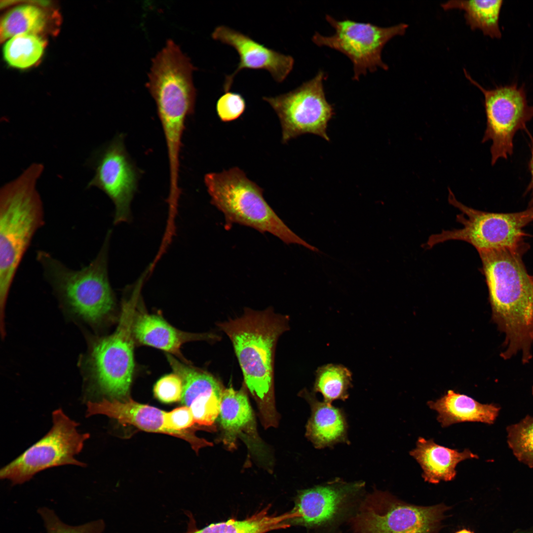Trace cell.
Returning <instances> with one entry per match:
<instances>
[{
  "instance_id": "7a4b0ae2",
  "label": "cell",
  "mask_w": 533,
  "mask_h": 533,
  "mask_svg": "<svg viewBox=\"0 0 533 533\" xmlns=\"http://www.w3.org/2000/svg\"><path fill=\"white\" fill-rule=\"evenodd\" d=\"M289 317L271 307L262 310L246 307L241 316L218 322L230 341L241 370L244 384L255 400L265 428L278 422L274 386L277 342L289 329Z\"/></svg>"
},
{
  "instance_id": "ac0fdd59",
  "label": "cell",
  "mask_w": 533,
  "mask_h": 533,
  "mask_svg": "<svg viewBox=\"0 0 533 533\" xmlns=\"http://www.w3.org/2000/svg\"><path fill=\"white\" fill-rule=\"evenodd\" d=\"M246 391L245 386L239 390L229 387L222 393L218 418L223 442L228 448L235 446L239 436L243 437L249 448H254L255 443H260Z\"/></svg>"
},
{
  "instance_id": "cb8c5ba5",
  "label": "cell",
  "mask_w": 533,
  "mask_h": 533,
  "mask_svg": "<svg viewBox=\"0 0 533 533\" xmlns=\"http://www.w3.org/2000/svg\"><path fill=\"white\" fill-rule=\"evenodd\" d=\"M290 511L281 514H272L264 509L242 520H229L210 524L204 528L186 533H267L291 526Z\"/></svg>"
},
{
  "instance_id": "484cf974",
  "label": "cell",
  "mask_w": 533,
  "mask_h": 533,
  "mask_svg": "<svg viewBox=\"0 0 533 533\" xmlns=\"http://www.w3.org/2000/svg\"><path fill=\"white\" fill-rule=\"evenodd\" d=\"M47 24V16L39 7L24 4L7 12L0 21L1 41L22 34H38Z\"/></svg>"
},
{
  "instance_id": "836d02e7",
  "label": "cell",
  "mask_w": 533,
  "mask_h": 533,
  "mask_svg": "<svg viewBox=\"0 0 533 533\" xmlns=\"http://www.w3.org/2000/svg\"><path fill=\"white\" fill-rule=\"evenodd\" d=\"M526 131L531 139V157L529 163V168L531 175V180L527 189L526 193L530 192L531 193V198L529 202V207L533 208V137L527 130Z\"/></svg>"
},
{
  "instance_id": "d6a6232c",
  "label": "cell",
  "mask_w": 533,
  "mask_h": 533,
  "mask_svg": "<svg viewBox=\"0 0 533 533\" xmlns=\"http://www.w3.org/2000/svg\"><path fill=\"white\" fill-rule=\"evenodd\" d=\"M183 392L182 380L175 373L161 377L153 387L154 396L160 402L165 403L181 400Z\"/></svg>"
},
{
  "instance_id": "5bb4252c",
  "label": "cell",
  "mask_w": 533,
  "mask_h": 533,
  "mask_svg": "<svg viewBox=\"0 0 533 533\" xmlns=\"http://www.w3.org/2000/svg\"><path fill=\"white\" fill-rule=\"evenodd\" d=\"M365 483L337 478L299 491L291 511V526L321 529L348 521L365 495Z\"/></svg>"
},
{
  "instance_id": "44dd1931",
  "label": "cell",
  "mask_w": 533,
  "mask_h": 533,
  "mask_svg": "<svg viewBox=\"0 0 533 533\" xmlns=\"http://www.w3.org/2000/svg\"><path fill=\"white\" fill-rule=\"evenodd\" d=\"M410 455L421 467L424 481L432 484L453 480L457 475L458 463L478 457L468 449L459 452L437 444L432 439L422 437L418 438L416 448L410 452Z\"/></svg>"
},
{
  "instance_id": "2e32d148",
  "label": "cell",
  "mask_w": 533,
  "mask_h": 533,
  "mask_svg": "<svg viewBox=\"0 0 533 533\" xmlns=\"http://www.w3.org/2000/svg\"><path fill=\"white\" fill-rule=\"evenodd\" d=\"M212 37L234 48L239 57L236 70L226 76L223 85L225 92L229 91L235 76L244 69L267 71L275 81L281 83L293 68L294 59L291 56L266 47L249 36L226 26L216 27Z\"/></svg>"
},
{
  "instance_id": "d4e9b609",
  "label": "cell",
  "mask_w": 533,
  "mask_h": 533,
  "mask_svg": "<svg viewBox=\"0 0 533 533\" xmlns=\"http://www.w3.org/2000/svg\"><path fill=\"white\" fill-rule=\"evenodd\" d=\"M167 358L174 373L182 380L183 392L181 401L185 406L189 407L199 396L225 389L221 381L209 372L182 363L170 354H167Z\"/></svg>"
},
{
  "instance_id": "f1b7e54d",
  "label": "cell",
  "mask_w": 533,
  "mask_h": 533,
  "mask_svg": "<svg viewBox=\"0 0 533 533\" xmlns=\"http://www.w3.org/2000/svg\"><path fill=\"white\" fill-rule=\"evenodd\" d=\"M507 443L517 459L533 468V417L527 415L519 422L508 426Z\"/></svg>"
},
{
  "instance_id": "52a82bcc",
  "label": "cell",
  "mask_w": 533,
  "mask_h": 533,
  "mask_svg": "<svg viewBox=\"0 0 533 533\" xmlns=\"http://www.w3.org/2000/svg\"><path fill=\"white\" fill-rule=\"evenodd\" d=\"M450 508L443 503L410 504L374 489L365 494L347 522L352 533H438Z\"/></svg>"
},
{
  "instance_id": "3957f363",
  "label": "cell",
  "mask_w": 533,
  "mask_h": 533,
  "mask_svg": "<svg viewBox=\"0 0 533 533\" xmlns=\"http://www.w3.org/2000/svg\"><path fill=\"white\" fill-rule=\"evenodd\" d=\"M40 163L27 167L0 191V312L4 309L17 269L37 231L44 226V212L37 183Z\"/></svg>"
},
{
  "instance_id": "e0dca14e",
  "label": "cell",
  "mask_w": 533,
  "mask_h": 533,
  "mask_svg": "<svg viewBox=\"0 0 533 533\" xmlns=\"http://www.w3.org/2000/svg\"><path fill=\"white\" fill-rule=\"evenodd\" d=\"M134 339L139 343L149 345L181 358L182 345L191 341L217 342L221 339L212 333H190L181 331L172 326L163 318L144 312H136L132 326Z\"/></svg>"
},
{
  "instance_id": "ffe728a7",
  "label": "cell",
  "mask_w": 533,
  "mask_h": 533,
  "mask_svg": "<svg viewBox=\"0 0 533 533\" xmlns=\"http://www.w3.org/2000/svg\"><path fill=\"white\" fill-rule=\"evenodd\" d=\"M300 395L307 401L311 408L305 435L316 448L349 442L347 424L343 410L324 401H319L314 392H310L305 388Z\"/></svg>"
},
{
  "instance_id": "8992f818",
  "label": "cell",
  "mask_w": 533,
  "mask_h": 533,
  "mask_svg": "<svg viewBox=\"0 0 533 533\" xmlns=\"http://www.w3.org/2000/svg\"><path fill=\"white\" fill-rule=\"evenodd\" d=\"M204 183L211 204L224 216L226 229L237 224L262 233H269L287 244L319 251L285 224L265 199L263 190L238 167L206 174Z\"/></svg>"
},
{
  "instance_id": "5b68a950",
  "label": "cell",
  "mask_w": 533,
  "mask_h": 533,
  "mask_svg": "<svg viewBox=\"0 0 533 533\" xmlns=\"http://www.w3.org/2000/svg\"><path fill=\"white\" fill-rule=\"evenodd\" d=\"M111 230L106 234L96 257L78 270L69 268L51 253H36L44 280L61 301L91 324H97L113 309L114 298L108 277Z\"/></svg>"
},
{
  "instance_id": "1f68e13d",
  "label": "cell",
  "mask_w": 533,
  "mask_h": 533,
  "mask_svg": "<svg viewBox=\"0 0 533 533\" xmlns=\"http://www.w3.org/2000/svg\"><path fill=\"white\" fill-rule=\"evenodd\" d=\"M246 102L241 94L230 91L225 92L217 100L216 109L217 115L223 122H230L238 118L244 112Z\"/></svg>"
},
{
  "instance_id": "7c38bea8",
  "label": "cell",
  "mask_w": 533,
  "mask_h": 533,
  "mask_svg": "<svg viewBox=\"0 0 533 533\" xmlns=\"http://www.w3.org/2000/svg\"><path fill=\"white\" fill-rule=\"evenodd\" d=\"M466 78L483 93L487 119L482 143L492 141L490 149L493 165L500 158L513 153V139L520 130H527V123L533 118V106L528 104L524 86L516 83L486 89L475 80L465 69Z\"/></svg>"
},
{
  "instance_id": "4316f807",
  "label": "cell",
  "mask_w": 533,
  "mask_h": 533,
  "mask_svg": "<svg viewBox=\"0 0 533 533\" xmlns=\"http://www.w3.org/2000/svg\"><path fill=\"white\" fill-rule=\"evenodd\" d=\"M46 42L37 34H22L12 37L4 43V60L11 67L24 69L35 65L41 57Z\"/></svg>"
},
{
  "instance_id": "ba28073f",
  "label": "cell",
  "mask_w": 533,
  "mask_h": 533,
  "mask_svg": "<svg viewBox=\"0 0 533 533\" xmlns=\"http://www.w3.org/2000/svg\"><path fill=\"white\" fill-rule=\"evenodd\" d=\"M139 282L124 300L118 325L110 336L97 341L89 357L90 372L100 390L116 399L128 395L134 369L133 323L140 298Z\"/></svg>"
},
{
  "instance_id": "9a60e30c",
  "label": "cell",
  "mask_w": 533,
  "mask_h": 533,
  "mask_svg": "<svg viewBox=\"0 0 533 533\" xmlns=\"http://www.w3.org/2000/svg\"><path fill=\"white\" fill-rule=\"evenodd\" d=\"M94 175L87 188L101 190L114 205V223L131 219L130 205L137 190L138 172L127 152L122 134L93 152L88 161Z\"/></svg>"
},
{
  "instance_id": "30bf717a",
  "label": "cell",
  "mask_w": 533,
  "mask_h": 533,
  "mask_svg": "<svg viewBox=\"0 0 533 533\" xmlns=\"http://www.w3.org/2000/svg\"><path fill=\"white\" fill-rule=\"evenodd\" d=\"M52 426L40 440L0 469V478L12 485L23 484L38 473L46 469L65 465L85 466L76 459L88 433L77 430L79 424L70 419L61 409L52 412Z\"/></svg>"
},
{
  "instance_id": "83f0119b",
  "label": "cell",
  "mask_w": 533,
  "mask_h": 533,
  "mask_svg": "<svg viewBox=\"0 0 533 533\" xmlns=\"http://www.w3.org/2000/svg\"><path fill=\"white\" fill-rule=\"evenodd\" d=\"M352 374L341 365L327 364L317 369L313 392H320L324 401L330 404L336 400L344 401L348 397V390L352 386Z\"/></svg>"
},
{
  "instance_id": "4dcf8cb0",
  "label": "cell",
  "mask_w": 533,
  "mask_h": 533,
  "mask_svg": "<svg viewBox=\"0 0 533 533\" xmlns=\"http://www.w3.org/2000/svg\"><path fill=\"white\" fill-rule=\"evenodd\" d=\"M223 391L201 395L192 402L189 408L195 423L205 426H211L214 423L220 414Z\"/></svg>"
},
{
  "instance_id": "4fadbf2b",
  "label": "cell",
  "mask_w": 533,
  "mask_h": 533,
  "mask_svg": "<svg viewBox=\"0 0 533 533\" xmlns=\"http://www.w3.org/2000/svg\"><path fill=\"white\" fill-rule=\"evenodd\" d=\"M325 78V73L319 71L312 79L292 91L263 98L278 116L282 143L306 134L330 141L327 129L335 113L326 98L323 85Z\"/></svg>"
},
{
  "instance_id": "d6986e66",
  "label": "cell",
  "mask_w": 533,
  "mask_h": 533,
  "mask_svg": "<svg viewBox=\"0 0 533 533\" xmlns=\"http://www.w3.org/2000/svg\"><path fill=\"white\" fill-rule=\"evenodd\" d=\"M87 416L103 415L117 420L122 424H130L143 430L172 435L166 427V412L131 399H104L87 403Z\"/></svg>"
},
{
  "instance_id": "7402d4cb",
  "label": "cell",
  "mask_w": 533,
  "mask_h": 533,
  "mask_svg": "<svg viewBox=\"0 0 533 533\" xmlns=\"http://www.w3.org/2000/svg\"><path fill=\"white\" fill-rule=\"evenodd\" d=\"M438 413L437 419L443 427L463 422L494 423L500 407L494 404H482L465 394L449 390L436 401L427 402Z\"/></svg>"
},
{
  "instance_id": "f546056e",
  "label": "cell",
  "mask_w": 533,
  "mask_h": 533,
  "mask_svg": "<svg viewBox=\"0 0 533 533\" xmlns=\"http://www.w3.org/2000/svg\"><path fill=\"white\" fill-rule=\"evenodd\" d=\"M38 512L42 520L46 533H103L105 530L102 520L72 526L63 522L53 510L48 507H40Z\"/></svg>"
},
{
  "instance_id": "603a6c76",
  "label": "cell",
  "mask_w": 533,
  "mask_h": 533,
  "mask_svg": "<svg viewBox=\"0 0 533 533\" xmlns=\"http://www.w3.org/2000/svg\"><path fill=\"white\" fill-rule=\"evenodd\" d=\"M501 0H449L441 4L445 10L457 9L464 11L466 24L472 30H480L486 36L500 38L499 14Z\"/></svg>"
},
{
  "instance_id": "d590c367",
  "label": "cell",
  "mask_w": 533,
  "mask_h": 533,
  "mask_svg": "<svg viewBox=\"0 0 533 533\" xmlns=\"http://www.w3.org/2000/svg\"><path fill=\"white\" fill-rule=\"evenodd\" d=\"M532 393H533V388H532Z\"/></svg>"
},
{
  "instance_id": "8d00e7d4",
  "label": "cell",
  "mask_w": 533,
  "mask_h": 533,
  "mask_svg": "<svg viewBox=\"0 0 533 533\" xmlns=\"http://www.w3.org/2000/svg\"></svg>"
},
{
  "instance_id": "9c48e42d",
  "label": "cell",
  "mask_w": 533,
  "mask_h": 533,
  "mask_svg": "<svg viewBox=\"0 0 533 533\" xmlns=\"http://www.w3.org/2000/svg\"><path fill=\"white\" fill-rule=\"evenodd\" d=\"M448 201L460 211L457 220L463 227L431 235L426 244L428 248L452 240L467 242L478 252L516 247L524 242L523 228L533 222V208L507 213L477 210L458 201L450 189Z\"/></svg>"
},
{
  "instance_id": "e575fe53",
  "label": "cell",
  "mask_w": 533,
  "mask_h": 533,
  "mask_svg": "<svg viewBox=\"0 0 533 533\" xmlns=\"http://www.w3.org/2000/svg\"><path fill=\"white\" fill-rule=\"evenodd\" d=\"M456 533H473L472 532L469 531V530H466V529H463V530H461L460 531H457Z\"/></svg>"
},
{
  "instance_id": "6da1fadb",
  "label": "cell",
  "mask_w": 533,
  "mask_h": 533,
  "mask_svg": "<svg viewBox=\"0 0 533 533\" xmlns=\"http://www.w3.org/2000/svg\"><path fill=\"white\" fill-rule=\"evenodd\" d=\"M529 248L525 242L514 248L478 252L489 291L492 319L505 335L500 354L510 358L519 351L529 363L533 343V277L523 256Z\"/></svg>"
},
{
  "instance_id": "8fae6325",
  "label": "cell",
  "mask_w": 533,
  "mask_h": 533,
  "mask_svg": "<svg viewBox=\"0 0 533 533\" xmlns=\"http://www.w3.org/2000/svg\"><path fill=\"white\" fill-rule=\"evenodd\" d=\"M326 20L334 29V34L325 36L316 32L312 41L318 46L331 48L347 56L353 64L355 80L368 72L388 69L382 60V49L393 38L404 35L409 26L400 23L382 27L348 19L338 20L329 15L326 16Z\"/></svg>"
},
{
  "instance_id": "277c9868",
  "label": "cell",
  "mask_w": 533,
  "mask_h": 533,
  "mask_svg": "<svg viewBox=\"0 0 533 533\" xmlns=\"http://www.w3.org/2000/svg\"><path fill=\"white\" fill-rule=\"evenodd\" d=\"M190 58L172 39L152 59L147 86L154 99L167 149L169 165H180L186 118L193 113L196 95Z\"/></svg>"
}]
</instances>
